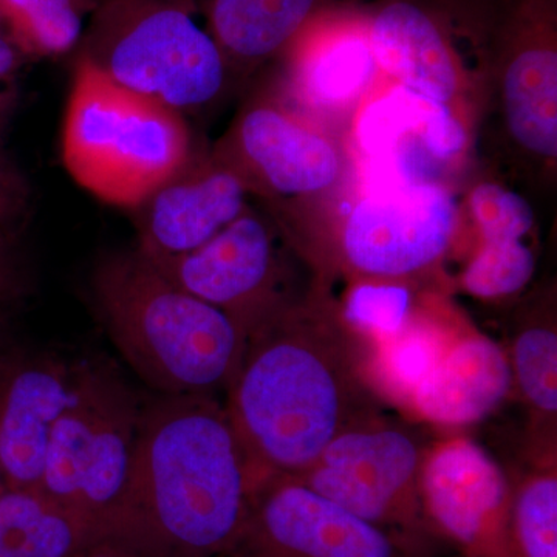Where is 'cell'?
Masks as SVG:
<instances>
[{"label":"cell","mask_w":557,"mask_h":557,"mask_svg":"<svg viewBox=\"0 0 557 557\" xmlns=\"http://www.w3.org/2000/svg\"><path fill=\"white\" fill-rule=\"evenodd\" d=\"M108 539L40 490L0 496V557H69Z\"/></svg>","instance_id":"44dd1931"},{"label":"cell","mask_w":557,"mask_h":557,"mask_svg":"<svg viewBox=\"0 0 557 557\" xmlns=\"http://www.w3.org/2000/svg\"><path fill=\"white\" fill-rule=\"evenodd\" d=\"M231 557H423L289 475L255 487Z\"/></svg>","instance_id":"ba28073f"},{"label":"cell","mask_w":557,"mask_h":557,"mask_svg":"<svg viewBox=\"0 0 557 557\" xmlns=\"http://www.w3.org/2000/svg\"><path fill=\"white\" fill-rule=\"evenodd\" d=\"M143 409L120 542L141 557H219L247 520L255 471L225 405L166 395Z\"/></svg>","instance_id":"7a4b0ae2"},{"label":"cell","mask_w":557,"mask_h":557,"mask_svg":"<svg viewBox=\"0 0 557 557\" xmlns=\"http://www.w3.org/2000/svg\"><path fill=\"white\" fill-rule=\"evenodd\" d=\"M380 69L369 36L346 32L300 51L289 90L310 110L347 112L368 95Z\"/></svg>","instance_id":"d6986e66"},{"label":"cell","mask_w":557,"mask_h":557,"mask_svg":"<svg viewBox=\"0 0 557 557\" xmlns=\"http://www.w3.org/2000/svg\"><path fill=\"white\" fill-rule=\"evenodd\" d=\"M244 177L220 157L194 153L185 166L131 209L137 249L175 256L207 244L248 209Z\"/></svg>","instance_id":"5bb4252c"},{"label":"cell","mask_w":557,"mask_h":557,"mask_svg":"<svg viewBox=\"0 0 557 557\" xmlns=\"http://www.w3.org/2000/svg\"><path fill=\"white\" fill-rule=\"evenodd\" d=\"M219 557H231L230 555H225V556H219Z\"/></svg>","instance_id":"e575fe53"},{"label":"cell","mask_w":557,"mask_h":557,"mask_svg":"<svg viewBox=\"0 0 557 557\" xmlns=\"http://www.w3.org/2000/svg\"><path fill=\"white\" fill-rule=\"evenodd\" d=\"M141 412L115 372L78 368L38 486L113 541H120Z\"/></svg>","instance_id":"8992f818"},{"label":"cell","mask_w":557,"mask_h":557,"mask_svg":"<svg viewBox=\"0 0 557 557\" xmlns=\"http://www.w3.org/2000/svg\"><path fill=\"white\" fill-rule=\"evenodd\" d=\"M457 222V201L437 183L366 189L344 220L341 251L355 273L399 281L446 255Z\"/></svg>","instance_id":"9c48e42d"},{"label":"cell","mask_w":557,"mask_h":557,"mask_svg":"<svg viewBox=\"0 0 557 557\" xmlns=\"http://www.w3.org/2000/svg\"><path fill=\"white\" fill-rule=\"evenodd\" d=\"M413 317L409 287L391 278H368L354 285L343 304L344 325L364 344L397 335Z\"/></svg>","instance_id":"d4e9b609"},{"label":"cell","mask_w":557,"mask_h":557,"mask_svg":"<svg viewBox=\"0 0 557 557\" xmlns=\"http://www.w3.org/2000/svg\"><path fill=\"white\" fill-rule=\"evenodd\" d=\"M491 557H557L555 469L536 472L509 491L507 515Z\"/></svg>","instance_id":"603a6c76"},{"label":"cell","mask_w":557,"mask_h":557,"mask_svg":"<svg viewBox=\"0 0 557 557\" xmlns=\"http://www.w3.org/2000/svg\"><path fill=\"white\" fill-rule=\"evenodd\" d=\"M512 379L539 418L555 423L557 412V333L547 324H528L512 344Z\"/></svg>","instance_id":"484cf974"},{"label":"cell","mask_w":557,"mask_h":557,"mask_svg":"<svg viewBox=\"0 0 557 557\" xmlns=\"http://www.w3.org/2000/svg\"><path fill=\"white\" fill-rule=\"evenodd\" d=\"M504 471L482 446L454 437L428 448L420 496L435 531L465 557H491L509 500Z\"/></svg>","instance_id":"4fadbf2b"},{"label":"cell","mask_w":557,"mask_h":557,"mask_svg":"<svg viewBox=\"0 0 557 557\" xmlns=\"http://www.w3.org/2000/svg\"><path fill=\"white\" fill-rule=\"evenodd\" d=\"M16 247L17 240L0 244V318L16 309L32 293L30 273Z\"/></svg>","instance_id":"f546056e"},{"label":"cell","mask_w":557,"mask_h":557,"mask_svg":"<svg viewBox=\"0 0 557 557\" xmlns=\"http://www.w3.org/2000/svg\"><path fill=\"white\" fill-rule=\"evenodd\" d=\"M193 0H106L84 39V58L124 89L175 112H199L228 84L230 64L194 20Z\"/></svg>","instance_id":"5b68a950"},{"label":"cell","mask_w":557,"mask_h":557,"mask_svg":"<svg viewBox=\"0 0 557 557\" xmlns=\"http://www.w3.org/2000/svg\"><path fill=\"white\" fill-rule=\"evenodd\" d=\"M453 341L445 330L432 322L418 321L413 314L397 335L364 344L370 384L392 399L410 406L417 388L434 372Z\"/></svg>","instance_id":"7402d4cb"},{"label":"cell","mask_w":557,"mask_h":557,"mask_svg":"<svg viewBox=\"0 0 557 557\" xmlns=\"http://www.w3.org/2000/svg\"><path fill=\"white\" fill-rule=\"evenodd\" d=\"M61 152L81 188L131 211L182 170L194 150L182 113L124 89L79 58Z\"/></svg>","instance_id":"277c9868"},{"label":"cell","mask_w":557,"mask_h":557,"mask_svg":"<svg viewBox=\"0 0 557 557\" xmlns=\"http://www.w3.org/2000/svg\"><path fill=\"white\" fill-rule=\"evenodd\" d=\"M317 0H207L208 33L230 65L274 57L298 35Z\"/></svg>","instance_id":"ffe728a7"},{"label":"cell","mask_w":557,"mask_h":557,"mask_svg":"<svg viewBox=\"0 0 557 557\" xmlns=\"http://www.w3.org/2000/svg\"><path fill=\"white\" fill-rule=\"evenodd\" d=\"M468 203L482 242L525 240L536 222L525 197L498 183H480Z\"/></svg>","instance_id":"83f0119b"},{"label":"cell","mask_w":557,"mask_h":557,"mask_svg":"<svg viewBox=\"0 0 557 557\" xmlns=\"http://www.w3.org/2000/svg\"><path fill=\"white\" fill-rule=\"evenodd\" d=\"M146 258L183 292L228 313L248 336L287 306L276 289L273 233L249 209L194 251Z\"/></svg>","instance_id":"8fae6325"},{"label":"cell","mask_w":557,"mask_h":557,"mask_svg":"<svg viewBox=\"0 0 557 557\" xmlns=\"http://www.w3.org/2000/svg\"><path fill=\"white\" fill-rule=\"evenodd\" d=\"M84 0H0V22L24 57L67 53L83 35Z\"/></svg>","instance_id":"cb8c5ba5"},{"label":"cell","mask_w":557,"mask_h":557,"mask_svg":"<svg viewBox=\"0 0 557 557\" xmlns=\"http://www.w3.org/2000/svg\"><path fill=\"white\" fill-rule=\"evenodd\" d=\"M500 104L509 137L533 159H557V53L552 46L518 51L502 72Z\"/></svg>","instance_id":"ac0fdd59"},{"label":"cell","mask_w":557,"mask_h":557,"mask_svg":"<svg viewBox=\"0 0 557 557\" xmlns=\"http://www.w3.org/2000/svg\"><path fill=\"white\" fill-rule=\"evenodd\" d=\"M536 263V255L525 240L482 242L461 274V285L475 298H507L530 284Z\"/></svg>","instance_id":"4316f807"},{"label":"cell","mask_w":557,"mask_h":557,"mask_svg":"<svg viewBox=\"0 0 557 557\" xmlns=\"http://www.w3.org/2000/svg\"><path fill=\"white\" fill-rule=\"evenodd\" d=\"M91 296L113 346L149 386L166 395L226 391L247 332L168 281L137 248L98 260Z\"/></svg>","instance_id":"3957f363"},{"label":"cell","mask_w":557,"mask_h":557,"mask_svg":"<svg viewBox=\"0 0 557 557\" xmlns=\"http://www.w3.org/2000/svg\"><path fill=\"white\" fill-rule=\"evenodd\" d=\"M426 449L416 431L379 413L333 438L298 479L421 556L437 557L448 542L429 522L421 504L420 469Z\"/></svg>","instance_id":"52a82bcc"},{"label":"cell","mask_w":557,"mask_h":557,"mask_svg":"<svg viewBox=\"0 0 557 557\" xmlns=\"http://www.w3.org/2000/svg\"><path fill=\"white\" fill-rule=\"evenodd\" d=\"M381 72L429 100L454 106L460 70L437 24L420 7L392 2L376 14L369 33Z\"/></svg>","instance_id":"e0dca14e"},{"label":"cell","mask_w":557,"mask_h":557,"mask_svg":"<svg viewBox=\"0 0 557 557\" xmlns=\"http://www.w3.org/2000/svg\"><path fill=\"white\" fill-rule=\"evenodd\" d=\"M7 94L5 91H0V110H3V106H5Z\"/></svg>","instance_id":"836d02e7"},{"label":"cell","mask_w":557,"mask_h":557,"mask_svg":"<svg viewBox=\"0 0 557 557\" xmlns=\"http://www.w3.org/2000/svg\"><path fill=\"white\" fill-rule=\"evenodd\" d=\"M76 373L57 358L0 357V469L9 490H38L51 431Z\"/></svg>","instance_id":"9a60e30c"},{"label":"cell","mask_w":557,"mask_h":557,"mask_svg":"<svg viewBox=\"0 0 557 557\" xmlns=\"http://www.w3.org/2000/svg\"><path fill=\"white\" fill-rule=\"evenodd\" d=\"M32 209L30 183L0 141V244L17 240Z\"/></svg>","instance_id":"f1b7e54d"},{"label":"cell","mask_w":557,"mask_h":557,"mask_svg":"<svg viewBox=\"0 0 557 557\" xmlns=\"http://www.w3.org/2000/svg\"><path fill=\"white\" fill-rule=\"evenodd\" d=\"M69 557H141L135 549L127 547L126 544L113 539H104V541L95 542L87 545L75 555Z\"/></svg>","instance_id":"1f68e13d"},{"label":"cell","mask_w":557,"mask_h":557,"mask_svg":"<svg viewBox=\"0 0 557 557\" xmlns=\"http://www.w3.org/2000/svg\"><path fill=\"white\" fill-rule=\"evenodd\" d=\"M22 57L24 54L16 49L13 40L0 32V84H10L13 81L21 67Z\"/></svg>","instance_id":"4dcf8cb0"},{"label":"cell","mask_w":557,"mask_h":557,"mask_svg":"<svg viewBox=\"0 0 557 557\" xmlns=\"http://www.w3.org/2000/svg\"><path fill=\"white\" fill-rule=\"evenodd\" d=\"M214 153L249 189L282 197L327 190L343 170L335 143L276 100L249 104Z\"/></svg>","instance_id":"7c38bea8"},{"label":"cell","mask_w":557,"mask_h":557,"mask_svg":"<svg viewBox=\"0 0 557 557\" xmlns=\"http://www.w3.org/2000/svg\"><path fill=\"white\" fill-rule=\"evenodd\" d=\"M512 384L511 362L497 343L482 335L454 338L409 408L438 426H469L497 409Z\"/></svg>","instance_id":"2e32d148"},{"label":"cell","mask_w":557,"mask_h":557,"mask_svg":"<svg viewBox=\"0 0 557 557\" xmlns=\"http://www.w3.org/2000/svg\"><path fill=\"white\" fill-rule=\"evenodd\" d=\"M357 143L366 189L442 185L443 172L467 149L468 132L453 106L398 86L362 110Z\"/></svg>","instance_id":"30bf717a"},{"label":"cell","mask_w":557,"mask_h":557,"mask_svg":"<svg viewBox=\"0 0 557 557\" xmlns=\"http://www.w3.org/2000/svg\"><path fill=\"white\" fill-rule=\"evenodd\" d=\"M7 491L5 480H3L2 469H0V496Z\"/></svg>","instance_id":"d6a6232c"},{"label":"cell","mask_w":557,"mask_h":557,"mask_svg":"<svg viewBox=\"0 0 557 557\" xmlns=\"http://www.w3.org/2000/svg\"><path fill=\"white\" fill-rule=\"evenodd\" d=\"M361 347L343 319L288 304L248 336L225 408L258 485L300 478L333 438L379 416Z\"/></svg>","instance_id":"6da1fadb"}]
</instances>
